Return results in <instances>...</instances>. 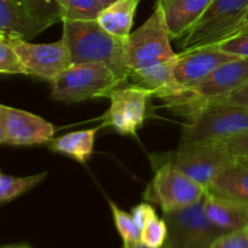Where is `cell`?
Here are the masks:
<instances>
[{"mask_svg":"<svg viewBox=\"0 0 248 248\" xmlns=\"http://www.w3.org/2000/svg\"><path fill=\"white\" fill-rule=\"evenodd\" d=\"M155 157L174 165L206 190L220 169L232 160L215 140L179 143L176 152Z\"/></svg>","mask_w":248,"mask_h":248,"instance_id":"9c48e42d","label":"cell"},{"mask_svg":"<svg viewBox=\"0 0 248 248\" xmlns=\"http://www.w3.org/2000/svg\"><path fill=\"white\" fill-rule=\"evenodd\" d=\"M212 248H248V230L222 235Z\"/></svg>","mask_w":248,"mask_h":248,"instance_id":"f1b7e54d","label":"cell"},{"mask_svg":"<svg viewBox=\"0 0 248 248\" xmlns=\"http://www.w3.org/2000/svg\"><path fill=\"white\" fill-rule=\"evenodd\" d=\"M205 211L211 222L227 234L248 230L247 203L207 191Z\"/></svg>","mask_w":248,"mask_h":248,"instance_id":"2e32d148","label":"cell"},{"mask_svg":"<svg viewBox=\"0 0 248 248\" xmlns=\"http://www.w3.org/2000/svg\"><path fill=\"white\" fill-rule=\"evenodd\" d=\"M131 216H132L133 222L137 225L140 232H142L144 225L147 224L152 218L156 217L157 215L152 205H149V203L147 202H142L131 210Z\"/></svg>","mask_w":248,"mask_h":248,"instance_id":"f546056e","label":"cell"},{"mask_svg":"<svg viewBox=\"0 0 248 248\" xmlns=\"http://www.w3.org/2000/svg\"><path fill=\"white\" fill-rule=\"evenodd\" d=\"M215 103H230L248 108V81L245 85H242L240 89H237L236 91L230 93L229 96L224 97L223 99L215 102Z\"/></svg>","mask_w":248,"mask_h":248,"instance_id":"4dcf8cb0","label":"cell"},{"mask_svg":"<svg viewBox=\"0 0 248 248\" xmlns=\"http://www.w3.org/2000/svg\"><path fill=\"white\" fill-rule=\"evenodd\" d=\"M169 228L166 246L170 248H212L222 235L205 211V199L173 212L164 213Z\"/></svg>","mask_w":248,"mask_h":248,"instance_id":"ba28073f","label":"cell"},{"mask_svg":"<svg viewBox=\"0 0 248 248\" xmlns=\"http://www.w3.org/2000/svg\"><path fill=\"white\" fill-rule=\"evenodd\" d=\"M177 57L152 67L131 70L127 82L147 90L153 97L162 99L166 104L176 101L186 91V87L179 84L174 75Z\"/></svg>","mask_w":248,"mask_h":248,"instance_id":"5bb4252c","label":"cell"},{"mask_svg":"<svg viewBox=\"0 0 248 248\" xmlns=\"http://www.w3.org/2000/svg\"><path fill=\"white\" fill-rule=\"evenodd\" d=\"M140 0H118L104 7L97 22L111 35L126 41L131 34L136 10Z\"/></svg>","mask_w":248,"mask_h":248,"instance_id":"d6986e66","label":"cell"},{"mask_svg":"<svg viewBox=\"0 0 248 248\" xmlns=\"http://www.w3.org/2000/svg\"><path fill=\"white\" fill-rule=\"evenodd\" d=\"M248 0H212L202 16L179 43L182 52L216 45L236 33Z\"/></svg>","mask_w":248,"mask_h":248,"instance_id":"8992f818","label":"cell"},{"mask_svg":"<svg viewBox=\"0 0 248 248\" xmlns=\"http://www.w3.org/2000/svg\"><path fill=\"white\" fill-rule=\"evenodd\" d=\"M56 127L41 116L22 109L0 106V143L12 147H31L50 143Z\"/></svg>","mask_w":248,"mask_h":248,"instance_id":"8fae6325","label":"cell"},{"mask_svg":"<svg viewBox=\"0 0 248 248\" xmlns=\"http://www.w3.org/2000/svg\"><path fill=\"white\" fill-rule=\"evenodd\" d=\"M164 248H170V247H167V246H166V245H165V247H164Z\"/></svg>","mask_w":248,"mask_h":248,"instance_id":"d590c367","label":"cell"},{"mask_svg":"<svg viewBox=\"0 0 248 248\" xmlns=\"http://www.w3.org/2000/svg\"><path fill=\"white\" fill-rule=\"evenodd\" d=\"M98 1L101 2V4L103 5L104 7H108L109 5L114 4V2H115V1H118V0H98Z\"/></svg>","mask_w":248,"mask_h":248,"instance_id":"d6a6232c","label":"cell"},{"mask_svg":"<svg viewBox=\"0 0 248 248\" xmlns=\"http://www.w3.org/2000/svg\"><path fill=\"white\" fill-rule=\"evenodd\" d=\"M207 191L248 205V166L232 160L220 169Z\"/></svg>","mask_w":248,"mask_h":248,"instance_id":"ac0fdd59","label":"cell"},{"mask_svg":"<svg viewBox=\"0 0 248 248\" xmlns=\"http://www.w3.org/2000/svg\"><path fill=\"white\" fill-rule=\"evenodd\" d=\"M6 40L11 43L18 53L28 70L29 77L52 82L58 75L73 64L69 50L63 39L51 44H31L22 39Z\"/></svg>","mask_w":248,"mask_h":248,"instance_id":"7c38bea8","label":"cell"},{"mask_svg":"<svg viewBox=\"0 0 248 248\" xmlns=\"http://www.w3.org/2000/svg\"><path fill=\"white\" fill-rule=\"evenodd\" d=\"M224 52L239 58H248V27L237 31L229 38L216 44Z\"/></svg>","mask_w":248,"mask_h":248,"instance_id":"83f0119b","label":"cell"},{"mask_svg":"<svg viewBox=\"0 0 248 248\" xmlns=\"http://www.w3.org/2000/svg\"><path fill=\"white\" fill-rule=\"evenodd\" d=\"M164 11L172 39H182L198 22L212 0H156Z\"/></svg>","mask_w":248,"mask_h":248,"instance_id":"e0dca14e","label":"cell"},{"mask_svg":"<svg viewBox=\"0 0 248 248\" xmlns=\"http://www.w3.org/2000/svg\"><path fill=\"white\" fill-rule=\"evenodd\" d=\"M248 130V108L211 103L196 111L183 126L181 143L220 140Z\"/></svg>","mask_w":248,"mask_h":248,"instance_id":"52a82bcc","label":"cell"},{"mask_svg":"<svg viewBox=\"0 0 248 248\" xmlns=\"http://www.w3.org/2000/svg\"><path fill=\"white\" fill-rule=\"evenodd\" d=\"M124 82L103 63L72 64L51 82V98L73 104L108 97Z\"/></svg>","mask_w":248,"mask_h":248,"instance_id":"7a4b0ae2","label":"cell"},{"mask_svg":"<svg viewBox=\"0 0 248 248\" xmlns=\"http://www.w3.org/2000/svg\"><path fill=\"white\" fill-rule=\"evenodd\" d=\"M101 127L74 131L55 138L50 142V149L58 154L73 157L80 164H85L93 153L94 140Z\"/></svg>","mask_w":248,"mask_h":248,"instance_id":"ffe728a7","label":"cell"},{"mask_svg":"<svg viewBox=\"0 0 248 248\" xmlns=\"http://www.w3.org/2000/svg\"><path fill=\"white\" fill-rule=\"evenodd\" d=\"M73 64L103 63L127 84L131 70L125 63L126 41L104 31L94 21H63V35Z\"/></svg>","mask_w":248,"mask_h":248,"instance_id":"6da1fadb","label":"cell"},{"mask_svg":"<svg viewBox=\"0 0 248 248\" xmlns=\"http://www.w3.org/2000/svg\"><path fill=\"white\" fill-rule=\"evenodd\" d=\"M156 167L143 199L159 206L164 213L188 207L205 199L207 190L167 161L153 157Z\"/></svg>","mask_w":248,"mask_h":248,"instance_id":"5b68a950","label":"cell"},{"mask_svg":"<svg viewBox=\"0 0 248 248\" xmlns=\"http://www.w3.org/2000/svg\"><path fill=\"white\" fill-rule=\"evenodd\" d=\"M169 237L166 220L154 217L144 225L140 232V242L148 248H164Z\"/></svg>","mask_w":248,"mask_h":248,"instance_id":"484cf974","label":"cell"},{"mask_svg":"<svg viewBox=\"0 0 248 248\" xmlns=\"http://www.w3.org/2000/svg\"><path fill=\"white\" fill-rule=\"evenodd\" d=\"M217 142L234 161L248 166V130Z\"/></svg>","mask_w":248,"mask_h":248,"instance_id":"4316f807","label":"cell"},{"mask_svg":"<svg viewBox=\"0 0 248 248\" xmlns=\"http://www.w3.org/2000/svg\"><path fill=\"white\" fill-rule=\"evenodd\" d=\"M47 173L41 172L39 174L28 177H14L9 174H0V202L6 203L27 193L40 182L46 178Z\"/></svg>","mask_w":248,"mask_h":248,"instance_id":"44dd1931","label":"cell"},{"mask_svg":"<svg viewBox=\"0 0 248 248\" xmlns=\"http://www.w3.org/2000/svg\"><path fill=\"white\" fill-rule=\"evenodd\" d=\"M150 92L133 84H124L109 93L110 107L104 113V126L124 136H135L144 124L152 98Z\"/></svg>","mask_w":248,"mask_h":248,"instance_id":"30bf717a","label":"cell"},{"mask_svg":"<svg viewBox=\"0 0 248 248\" xmlns=\"http://www.w3.org/2000/svg\"><path fill=\"white\" fill-rule=\"evenodd\" d=\"M246 27H248V9H247V11L245 12L241 22H240V26H239V29H237V31H240V29H242V28H246Z\"/></svg>","mask_w":248,"mask_h":248,"instance_id":"1f68e13d","label":"cell"},{"mask_svg":"<svg viewBox=\"0 0 248 248\" xmlns=\"http://www.w3.org/2000/svg\"><path fill=\"white\" fill-rule=\"evenodd\" d=\"M111 215H113L114 224L120 234L124 241V246H133V245L142 244L140 242V232L137 225L133 222L131 213H126L120 210L113 201H109Z\"/></svg>","mask_w":248,"mask_h":248,"instance_id":"cb8c5ba5","label":"cell"},{"mask_svg":"<svg viewBox=\"0 0 248 248\" xmlns=\"http://www.w3.org/2000/svg\"><path fill=\"white\" fill-rule=\"evenodd\" d=\"M2 248H31V247L26 246V245H17V246H5Z\"/></svg>","mask_w":248,"mask_h":248,"instance_id":"e575fe53","label":"cell"},{"mask_svg":"<svg viewBox=\"0 0 248 248\" xmlns=\"http://www.w3.org/2000/svg\"><path fill=\"white\" fill-rule=\"evenodd\" d=\"M171 39L164 11L156 2L149 18L126 40L125 63L128 69H140L174 60L178 53L172 50Z\"/></svg>","mask_w":248,"mask_h":248,"instance_id":"277c9868","label":"cell"},{"mask_svg":"<svg viewBox=\"0 0 248 248\" xmlns=\"http://www.w3.org/2000/svg\"><path fill=\"white\" fill-rule=\"evenodd\" d=\"M63 21H94L104 6L98 0H61Z\"/></svg>","mask_w":248,"mask_h":248,"instance_id":"7402d4cb","label":"cell"},{"mask_svg":"<svg viewBox=\"0 0 248 248\" xmlns=\"http://www.w3.org/2000/svg\"><path fill=\"white\" fill-rule=\"evenodd\" d=\"M236 58L239 57L224 52L216 45L186 51L178 53L173 68L174 75L179 84L188 90L200 84L220 65Z\"/></svg>","mask_w":248,"mask_h":248,"instance_id":"4fadbf2b","label":"cell"},{"mask_svg":"<svg viewBox=\"0 0 248 248\" xmlns=\"http://www.w3.org/2000/svg\"><path fill=\"white\" fill-rule=\"evenodd\" d=\"M123 248H148V247H145L144 245L142 244H138V245H133V246H124Z\"/></svg>","mask_w":248,"mask_h":248,"instance_id":"836d02e7","label":"cell"},{"mask_svg":"<svg viewBox=\"0 0 248 248\" xmlns=\"http://www.w3.org/2000/svg\"><path fill=\"white\" fill-rule=\"evenodd\" d=\"M21 9L36 18L55 24L63 22L61 0H12Z\"/></svg>","mask_w":248,"mask_h":248,"instance_id":"603a6c76","label":"cell"},{"mask_svg":"<svg viewBox=\"0 0 248 248\" xmlns=\"http://www.w3.org/2000/svg\"><path fill=\"white\" fill-rule=\"evenodd\" d=\"M248 81V58H236L220 65L205 80L166 104L179 115H191L210 103L220 101Z\"/></svg>","mask_w":248,"mask_h":248,"instance_id":"3957f363","label":"cell"},{"mask_svg":"<svg viewBox=\"0 0 248 248\" xmlns=\"http://www.w3.org/2000/svg\"><path fill=\"white\" fill-rule=\"evenodd\" d=\"M51 26L52 23L31 16L12 0H0V36L29 41Z\"/></svg>","mask_w":248,"mask_h":248,"instance_id":"9a60e30c","label":"cell"},{"mask_svg":"<svg viewBox=\"0 0 248 248\" xmlns=\"http://www.w3.org/2000/svg\"><path fill=\"white\" fill-rule=\"evenodd\" d=\"M0 73L9 75H29L14 46L2 36H0Z\"/></svg>","mask_w":248,"mask_h":248,"instance_id":"d4e9b609","label":"cell"}]
</instances>
